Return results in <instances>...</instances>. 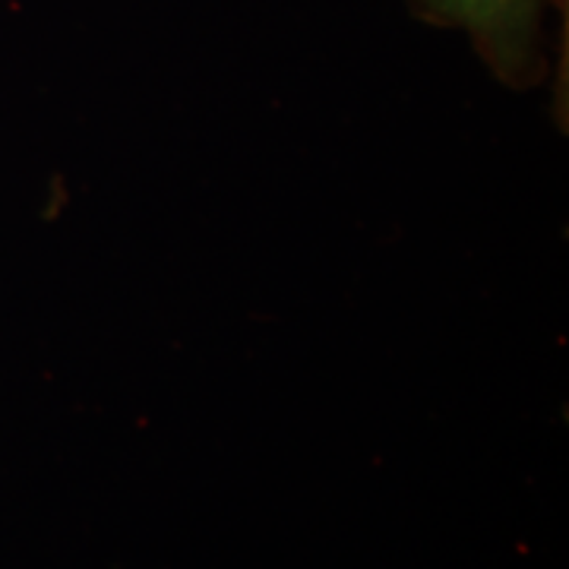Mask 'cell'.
Segmentation results:
<instances>
[{
  "label": "cell",
  "instance_id": "obj_1",
  "mask_svg": "<svg viewBox=\"0 0 569 569\" xmlns=\"http://www.w3.org/2000/svg\"><path fill=\"white\" fill-rule=\"evenodd\" d=\"M415 17L462 32L509 89H535L548 73V13L557 0H408Z\"/></svg>",
  "mask_w": 569,
  "mask_h": 569
}]
</instances>
